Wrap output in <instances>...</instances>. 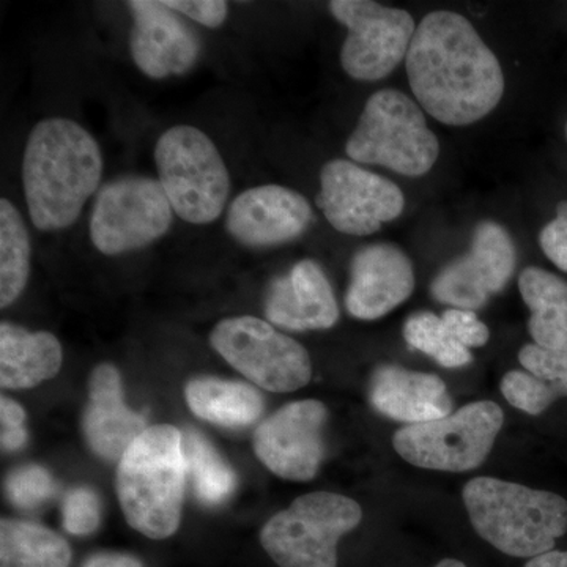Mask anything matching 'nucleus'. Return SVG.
<instances>
[{
	"label": "nucleus",
	"instance_id": "5",
	"mask_svg": "<svg viewBox=\"0 0 567 567\" xmlns=\"http://www.w3.org/2000/svg\"><path fill=\"white\" fill-rule=\"evenodd\" d=\"M346 152L354 163L421 177L439 159L440 142L429 128L420 104L404 92L383 89L365 103Z\"/></svg>",
	"mask_w": 567,
	"mask_h": 567
},
{
	"label": "nucleus",
	"instance_id": "8",
	"mask_svg": "<svg viewBox=\"0 0 567 567\" xmlns=\"http://www.w3.org/2000/svg\"><path fill=\"white\" fill-rule=\"evenodd\" d=\"M503 423L502 406L492 401L472 402L440 420L404 425L395 431L393 446L417 468L470 472L484 464Z\"/></svg>",
	"mask_w": 567,
	"mask_h": 567
},
{
	"label": "nucleus",
	"instance_id": "3",
	"mask_svg": "<svg viewBox=\"0 0 567 567\" xmlns=\"http://www.w3.org/2000/svg\"><path fill=\"white\" fill-rule=\"evenodd\" d=\"M462 498L477 535L509 557H539L567 533V499L554 492L480 476Z\"/></svg>",
	"mask_w": 567,
	"mask_h": 567
},
{
	"label": "nucleus",
	"instance_id": "13",
	"mask_svg": "<svg viewBox=\"0 0 567 567\" xmlns=\"http://www.w3.org/2000/svg\"><path fill=\"white\" fill-rule=\"evenodd\" d=\"M516 267V245L505 227L483 221L476 226L470 251L436 275L431 293L439 303L475 311L505 289Z\"/></svg>",
	"mask_w": 567,
	"mask_h": 567
},
{
	"label": "nucleus",
	"instance_id": "26",
	"mask_svg": "<svg viewBox=\"0 0 567 567\" xmlns=\"http://www.w3.org/2000/svg\"><path fill=\"white\" fill-rule=\"evenodd\" d=\"M186 475L192 477L194 494L207 506L221 505L237 486L234 470L213 447L210 442L197 432L183 435Z\"/></svg>",
	"mask_w": 567,
	"mask_h": 567
},
{
	"label": "nucleus",
	"instance_id": "29",
	"mask_svg": "<svg viewBox=\"0 0 567 567\" xmlns=\"http://www.w3.org/2000/svg\"><path fill=\"white\" fill-rule=\"evenodd\" d=\"M6 491L14 506L20 509H35L54 495L55 483L43 466L24 465L11 473Z\"/></svg>",
	"mask_w": 567,
	"mask_h": 567
},
{
	"label": "nucleus",
	"instance_id": "24",
	"mask_svg": "<svg viewBox=\"0 0 567 567\" xmlns=\"http://www.w3.org/2000/svg\"><path fill=\"white\" fill-rule=\"evenodd\" d=\"M69 543L32 522H0V567H69Z\"/></svg>",
	"mask_w": 567,
	"mask_h": 567
},
{
	"label": "nucleus",
	"instance_id": "33",
	"mask_svg": "<svg viewBox=\"0 0 567 567\" xmlns=\"http://www.w3.org/2000/svg\"><path fill=\"white\" fill-rule=\"evenodd\" d=\"M539 245L550 262L567 274V200L557 207V216L540 230Z\"/></svg>",
	"mask_w": 567,
	"mask_h": 567
},
{
	"label": "nucleus",
	"instance_id": "20",
	"mask_svg": "<svg viewBox=\"0 0 567 567\" xmlns=\"http://www.w3.org/2000/svg\"><path fill=\"white\" fill-rule=\"evenodd\" d=\"M145 429L144 417L123 401L117 369L112 364H100L93 371L91 401L82 417V431L93 453L106 461H121Z\"/></svg>",
	"mask_w": 567,
	"mask_h": 567
},
{
	"label": "nucleus",
	"instance_id": "21",
	"mask_svg": "<svg viewBox=\"0 0 567 567\" xmlns=\"http://www.w3.org/2000/svg\"><path fill=\"white\" fill-rule=\"evenodd\" d=\"M62 347L48 331H28L18 324H0V383L25 390L58 375Z\"/></svg>",
	"mask_w": 567,
	"mask_h": 567
},
{
	"label": "nucleus",
	"instance_id": "38",
	"mask_svg": "<svg viewBox=\"0 0 567 567\" xmlns=\"http://www.w3.org/2000/svg\"><path fill=\"white\" fill-rule=\"evenodd\" d=\"M434 567H466L464 563L458 561V559L446 558L442 559V561L436 563Z\"/></svg>",
	"mask_w": 567,
	"mask_h": 567
},
{
	"label": "nucleus",
	"instance_id": "35",
	"mask_svg": "<svg viewBox=\"0 0 567 567\" xmlns=\"http://www.w3.org/2000/svg\"><path fill=\"white\" fill-rule=\"evenodd\" d=\"M0 421H2V447L6 451H18L28 442L25 431V413L20 404L9 398L0 401Z\"/></svg>",
	"mask_w": 567,
	"mask_h": 567
},
{
	"label": "nucleus",
	"instance_id": "2",
	"mask_svg": "<svg viewBox=\"0 0 567 567\" xmlns=\"http://www.w3.org/2000/svg\"><path fill=\"white\" fill-rule=\"evenodd\" d=\"M102 177L99 142L80 123L52 117L33 126L22 156V186L37 229L51 233L76 223Z\"/></svg>",
	"mask_w": 567,
	"mask_h": 567
},
{
	"label": "nucleus",
	"instance_id": "23",
	"mask_svg": "<svg viewBox=\"0 0 567 567\" xmlns=\"http://www.w3.org/2000/svg\"><path fill=\"white\" fill-rule=\"evenodd\" d=\"M185 395L194 415L223 427H248L264 412L262 394L241 382L196 379L186 385Z\"/></svg>",
	"mask_w": 567,
	"mask_h": 567
},
{
	"label": "nucleus",
	"instance_id": "7",
	"mask_svg": "<svg viewBox=\"0 0 567 567\" xmlns=\"http://www.w3.org/2000/svg\"><path fill=\"white\" fill-rule=\"evenodd\" d=\"M363 520L349 496L312 492L276 514L260 532V544L279 567H338V544Z\"/></svg>",
	"mask_w": 567,
	"mask_h": 567
},
{
	"label": "nucleus",
	"instance_id": "14",
	"mask_svg": "<svg viewBox=\"0 0 567 567\" xmlns=\"http://www.w3.org/2000/svg\"><path fill=\"white\" fill-rule=\"evenodd\" d=\"M327 420V406L315 399L282 406L257 427L256 456L282 480L311 481L322 464Z\"/></svg>",
	"mask_w": 567,
	"mask_h": 567
},
{
	"label": "nucleus",
	"instance_id": "32",
	"mask_svg": "<svg viewBox=\"0 0 567 567\" xmlns=\"http://www.w3.org/2000/svg\"><path fill=\"white\" fill-rule=\"evenodd\" d=\"M442 319L453 338L465 349H480L491 339L487 324L481 322L475 311L451 308L443 312Z\"/></svg>",
	"mask_w": 567,
	"mask_h": 567
},
{
	"label": "nucleus",
	"instance_id": "4",
	"mask_svg": "<svg viewBox=\"0 0 567 567\" xmlns=\"http://www.w3.org/2000/svg\"><path fill=\"white\" fill-rule=\"evenodd\" d=\"M186 462L183 435L174 425L145 429L117 468L118 502L130 527L166 539L181 525Z\"/></svg>",
	"mask_w": 567,
	"mask_h": 567
},
{
	"label": "nucleus",
	"instance_id": "28",
	"mask_svg": "<svg viewBox=\"0 0 567 567\" xmlns=\"http://www.w3.org/2000/svg\"><path fill=\"white\" fill-rule=\"evenodd\" d=\"M502 393L520 412L537 416L557 401L558 395L528 371H509L502 380Z\"/></svg>",
	"mask_w": 567,
	"mask_h": 567
},
{
	"label": "nucleus",
	"instance_id": "1",
	"mask_svg": "<svg viewBox=\"0 0 567 567\" xmlns=\"http://www.w3.org/2000/svg\"><path fill=\"white\" fill-rule=\"evenodd\" d=\"M405 66L421 110L445 125L480 122L505 93V74L494 51L472 22L454 11H432L423 18Z\"/></svg>",
	"mask_w": 567,
	"mask_h": 567
},
{
	"label": "nucleus",
	"instance_id": "39",
	"mask_svg": "<svg viewBox=\"0 0 567 567\" xmlns=\"http://www.w3.org/2000/svg\"><path fill=\"white\" fill-rule=\"evenodd\" d=\"M566 137H567V123H566Z\"/></svg>",
	"mask_w": 567,
	"mask_h": 567
},
{
	"label": "nucleus",
	"instance_id": "10",
	"mask_svg": "<svg viewBox=\"0 0 567 567\" xmlns=\"http://www.w3.org/2000/svg\"><path fill=\"white\" fill-rule=\"evenodd\" d=\"M174 224L162 183L144 175L114 178L96 194L91 240L104 256H118L159 240Z\"/></svg>",
	"mask_w": 567,
	"mask_h": 567
},
{
	"label": "nucleus",
	"instance_id": "11",
	"mask_svg": "<svg viewBox=\"0 0 567 567\" xmlns=\"http://www.w3.org/2000/svg\"><path fill=\"white\" fill-rule=\"evenodd\" d=\"M330 11L347 29L341 63L353 80H385L409 54L416 32L409 11L371 0H333Z\"/></svg>",
	"mask_w": 567,
	"mask_h": 567
},
{
	"label": "nucleus",
	"instance_id": "37",
	"mask_svg": "<svg viewBox=\"0 0 567 567\" xmlns=\"http://www.w3.org/2000/svg\"><path fill=\"white\" fill-rule=\"evenodd\" d=\"M525 567H567V550H551L529 559Z\"/></svg>",
	"mask_w": 567,
	"mask_h": 567
},
{
	"label": "nucleus",
	"instance_id": "6",
	"mask_svg": "<svg viewBox=\"0 0 567 567\" xmlns=\"http://www.w3.org/2000/svg\"><path fill=\"white\" fill-rule=\"evenodd\" d=\"M158 181L175 215L189 224L215 223L226 208L230 177L215 142L189 125L162 134L155 145Z\"/></svg>",
	"mask_w": 567,
	"mask_h": 567
},
{
	"label": "nucleus",
	"instance_id": "27",
	"mask_svg": "<svg viewBox=\"0 0 567 567\" xmlns=\"http://www.w3.org/2000/svg\"><path fill=\"white\" fill-rule=\"evenodd\" d=\"M404 339L412 349L434 358L443 368H464L473 361L472 352L458 344L442 317L434 312H416L409 317L404 324Z\"/></svg>",
	"mask_w": 567,
	"mask_h": 567
},
{
	"label": "nucleus",
	"instance_id": "34",
	"mask_svg": "<svg viewBox=\"0 0 567 567\" xmlns=\"http://www.w3.org/2000/svg\"><path fill=\"white\" fill-rule=\"evenodd\" d=\"M164 3L175 13L199 22L204 28H221L229 14V3L221 0H167Z\"/></svg>",
	"mask_w": 567,
	"mask_h": 567
},
{
	"label": "nucleus",
	"instance_id": "18",
	"mask_svg": "<svg viewBox=\"0 0 567 567\" xmlns=\"http://www.w3.org/2000/svg\"><path fill=\"white\" fill-rule=\"evenodd\" d=\"M268 322L290 331L328 330L339 320V308L327 275L311 259L295 264L271 282L265 301Z\"/></svg>",
	"mask_w": 567,
	"mask_h": 567
},
{
	"label": "nucleus",
	"instance_id": "25",
	"mask_svg": "<svg viewBox=\"0 0 567 567\" xmlns=\"http://www.w3.org/2000/svg\"><path fill=\"white\" fill-rule=\"evenodd\" d=\"M31 237L22 215L9 199L0 200V306L18 300L31 275Z\"/></svg>",
	"mask_w": 567,
	"mask_h": 567
},
{
	"label": "nucleus",
	"instance_id": "17",
	"mask_svg": "<svg viewBox=\"0 0 567 567\" xmlns=\"http://www.w3.org/2000/svg\"><path fill=\"white\" fill-rule=\"evenodd\" d=\"M413 290L415 270L409 256L395 245H368L350 264L346 308L354 319H382L409 300Z\"/></svg>",
	"mask_w": 567,
	"mask_h": 567
},
{
	"label": "nucleus",
	"instance_id": "16",
	"mask_svg": "<svg viewBox=\"0 0 567 567\" xmlns=\"http://www.w3.org/2000/svg\"><path fill=\"white\" fill-rule=\"evenodd\" d=\"M128 9L133 14L130 52L145 76H182L196 65L203 43L182 14L155 0H133Z\"/></svg>",
	"mask_w": 567,
	"mask_h": 567
},
{
	"label": "nucleus",
	"instance_id": "9",
	"mask_svg": "<svg viewBox=\"0 0 567 567\" xmlns=\"http://www.w3.org/2000/svg\"><path fill=\"white\" fill-rule=\"evenodd\" d=\"M210 344L254 385L292 393L308 385L311 357L300 342L257 317H230L212 330Z\"/></svg>",
	"mask_w": 567,
	"mask_h": 567
},
{
	"label": "nucleus",
	"instance_id": "19",
	"mask_svg": "<svg viewBox=\"0 0 567 567\" xmlns=\"http://www.w3.org/2000/svg\"><path fill=\"white\" fill-rule=\"evenodd\" d=\"M369 401L377 412L401 423L421 424L453 412L446 383L435 374L382 364L369 383Z\"/></svg>",
	"mask_w": 567,
	"mask_h": 567
},
{
	"label": "nucleus",
	"instance_id": "36",
	"mask_svg": "<svg viewBox=\"0 0 567 567\" xmlns=\"http://www.w3.org/2000/svg\"><path fill=\"white\" fill-rule=\"evenodd\" d=\"M84 567H142V563L130 555L99 554L89 559Z\"/></svg>",
	"mask_w": 567,
	"mask_h": 567
},
{
	"label": "nucleus",
	"instance_id": "30",
	"mask_svg": "<svg viewBox=\"0 0 567 567\" xmlns=\"http://www.w3.org/2000/svg\"><path fill=\"white\" fill-rule=\"evenodd\" d=\"M518 361L525 371L532 372L550 386L558 398H567V352L527 344L518 352Z\"/></svg>",
	"mask_w": 567,
	"mask_h": 567
},
{
	"label": "nucleus",
	"instance_id": "31",
	"mask_svg": "<svg viewBox=\"0 0 567 567\" xmlns=\"http://www.w3.org/2000/svg\"><path fill=\"white\" fill-rule=\"evenodd\" d=\"M102 518L99 496L91 488L71 491L63 502V525L74 536H87L95 532Z\"/></svg>",
	"mask_w": 567,
	"mask_h": 567
},
{
	"label": "nucleus",
	"instance_id": "15",
	"mask_svg": "<svg viewBox=\"0 0 567 567\" xmlns=\"http://www.w3.org/2000/svg\"><path fill=\"white\" fill-rule=\"evenodd\" d=\"M315 219L303 194L281 185L254 186L238 194L227 210L226 229L237 244L276 248L297 240Z\"/></svg>",
	"mask_w": 567,
	"mask_h": 567
},
{
	"label": "nucleus",
	"instance_id": "22",
	"mask_svg": "<svg viewBox=\"0 0 567 567\" xmlns=\"http://www.w3.org/2000/svg\"><path fill=\"white\" fill-rule=\"evenodd\" d=\"M528 306V331L536 346L567 352V281L544 268L528 267L518 276Z\"/></svg>",
	"mask_w": 567,
	"mask_h": 567
},
{
	"label": "nucleus",
	"instance_id": "12",
	"mask_svg": "<svg viewBox=\"0 0 567 567\" xmlns=\"http://www.w3.org/2000/svg\"><path fill=\"white\" fill-rule=\"evenodd\" d=\"M317 207L338 233L365 237L402 215L405 197L395 183L349 159H331L320 171Z\"/></svg>",
	"mask_w": 567,
	"mask_h": 567
}]
</instances>
